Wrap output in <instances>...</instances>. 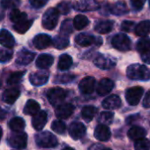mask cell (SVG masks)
I'll return each instance as SVG.
<instances>
[{
	"label": "cell",
	"mask_w": 150,
	"mask_h": 150,
	"mask_svg": "<svg viewBox=\"0 0 150 150\" xmlns=\"http://www.w3.org/2000/svg\"><path fill=\"white\" fill-rule=\"evenodd\" d=\"M97 109L94 106H85L81 110V116L87 122H90L96 116Z\"/></svg>",
	"instance_id": "cell-31"
},
{
	"label": "cell",
	"mask_w": 150,
	"mask_h": 150,
	"mask_svg": "<svg viewBox=\"0 0 150 150\" xmlns=\"http://www.w3.org/2000/svg\"><path fill=\"white\" fill-rule=\"evenodd\" d=\"M31 6L35 8H41L46 5L48 0H29Z\"/></svg>",
	"instance_id": "cell-47"
},
{
	"label": "cell",
	"mask_w": 150,
	"mask_h": 150,
	"mask_svg": "<svg viewBox=\"0 0 150 150\" xmlns=\"http://www.w3.org/2000/svg\"><path fill=\"white\" fill-rule=\"evenodd\" d=\"M15 40L13 35L6 29H2L0 31V44L5 46L6 48L12 49L13 48Z\"/></svg>",
	"instance_id": "cell-20"
},
{
	"label": "cell",
	"mask_w": 150,
	"mask_h": 150,
	"mask_svg": "<svg viewBox=\"0 0 150 150\" xmlns=\"http://www.w3.org/2000/svg\"><path fill=\"white\" fill-rule=\"evenodd\" d=\"M121 99L117 96L112 95L103 100V107L106 110H116L121 106Z\"/></svg>",
	"instance_id": "cell-21"
},
{
	"label": "cell",
	"mask_w": 150,
	"mask_h": 150,
	"mask_svg": "<svg viewBox=\"0 0 150 150\" xmlns=\"http://www.w3.org/2000/svg\"><path fill=\"white\" fill-rule=\"evenodd\" d=\"M57 9L59 12V13H61V14H67L71 11V5L68 2H66V1H63V2H61V3H59L57 5Z\"/></svg>",
	"instance_id": "cell-44"
},
{
	"label": "cell",
	"mask_w": 150,
	"mask_h": 150,
	"mask_svg": "<svg viewBox=\"0 0 150 150\" xmlns=\"http://www.w3.org/2000/svg\"><path fill=\"white\" fill-rule=\"evenodd\" d=\"M150 49V38L142 37L137 42V50L141 54Z\"/></svg>",
	"instance_id": "cell-36"
},
{
	"label": "cell",
	"mask_w": 150,
	"mask_h": 150,
	"mask_svg": "<svg viewBox=\"0 0 150 150\" xmlns=\"http://www.w3.org/2000/svg\"><path fill=\"white\" fill-rule=\"evenodd\" d=\"M59 18V12L57 8H50L48 9L42 17V27L45 29L52 30L56 28Z\"/></svg>",
	"instance_id": "cell-2"
},
{
	"label": "cell",
	"mask_w": 150,
	"mask_h": 150,
	"mask_svg": "<svg viewBox=\"0 0 150 150\" xmlns=\"http://www.w3.org/2000/svg\"><path fill=\"white\" fill-rule=\"evenodd\" d=\"M145 4V0H131L132 7L134 10H140Z\"/></svg>",
	"instance_id": "cell-46"
},
{
	"label": "cell",
	"mask_w": 150,
	"mask_h": 150,
	"mask_svg": "<svg viewBox=\"0 0 150 150\" xmlns=\"http://www.w3.org/2000/svg\"><path fill=\"white\" fill-rule=\"evenodd\" d=\"M143 106L145 108H150V90L146 93L143 100Z\"/></svg>",
	"instance_id": "cell-50"
},
{
	"label": "cell",
	"mask_w": 150,
	"mask_h": 150,
	"mask_svg": "<svg viewBox=\"0 0 150 150\" xmlns=\"http://www.w3.org/2000/svg\"><path fill=\"white\" fill-rule=\"evenodd\" d=\"M30 82L36 87L42 86L49 81V72L46 71H39L30 75Z\"/></svg>",
	"instance_id": "cell-11"
},
{
	"label": "cell",
	"mask_w": 150,
	"mask_h": 150,
	"mask_svg": "<svg viewBox=\"0 0 150 150\" xmlns=\"http://www.w3.org/2000/svg\"><path fill=\"white\" fill-rule=\"evenodd\" d=\"M95 88H96V79L90 76L81 80V81L79 84V88L81 92L86 95H89L93 93Z\"/></svg>",
	"instance_id": "cell-12"
},
{
	"label": "cell",
	"mask_w": 150,
	"mask_h": 150,
	"mask_svg": "<svg viewBox=\"0 0 150 150\" xmlns=\"http://www.w3.org/2000/svg\"><path fill=\"white\" fill-rule=\"evenodd\" d=\"M103 150H112V149H110V148H103Z\"/></svg>",
	"instance_id": "cell-54"
},
{
	"label": "cell",
	"mask_w": 150,
	"mask_h": 150,
	"mask_svg": "<svg viewBox=\"0 0 150 150\" xmlns=\"http://www.w3.org/2000/svg\"><path fill=\"white\" fill-rule=\"evenodd\" d=\"M62 150H74L72 147H70V146H66V147H64V148H63Z\"/></svg>",
	"instance_id": "cell-51"
},
{
	"label": "cell",
	"mask_w": 150,
	"mask_h": 150,
	"mask_svg": "<svg viewBox=\"0 0 150 150\" xmlns=\"http://www.w3.org/2000/svg\"><path fill=\"white\" fill-rule=\"evenodd\" d=\"M33 43L35 45V47L38 50H43L48 48L49 46H50V44L52 43V40L51 38L45 34H41L36 35L34 40H33Z\"/></svg>",
	"instance_id": "cell-16"
},
{
	"label": "cell",
	"mask_w": 150,
	"mask_h": 150,
	"mask_svg": "<svg viewBox=\"0 0 150 150\" xmlns=\"http://www.w3.org/2000/svg\"><path fill=\"white\" fill-rule=\"evenodd\" d=\"M40 111V105L35 100H28L24 107V113L27 115L35 116Z\"/></svg>",
	"instance_id": "cell-28"
},
{
	"label": "cell",
	"mask_w": 150,
	"mask_h": 150,
	"mask_svg": "<svg viewBox=\"0 0 150 150\" xmlns=\"http://www.w3.org/2000/svg\"><path fill=\"white\" fill-rule=\"evenodd\" d=\"M24 74H25V71H24L13 72V73L10 75V76H9L8 80H7V83H8L9 85H14V84L19 83V82L21 81L22 77L24 76Z\"/></svg>",
	"instance_id": "cell-38"
},
{
	"label": "cell",
	"mask_w": 150,
	"mask_h": 150,
	"mask_svg": "<svg viewBox=\"0 0 150 150\" xmlns=\"http://www.w3.org/2000/svg\"><path fill=\"white\" fill-rule=\"evenodd\" d=\"M134 31L138 36L145 37L150 33V21H144L139 22L135 27Z\"/></svg>",
	"instance_id": "cell-26"
},
{
	"label": "cell",
	"mask_w": 150,
	"mask_h": 150,
	"mask_svg": "<svg viewBox=\"0 0 150 150\" xmlns=\"http://www.w3.org/2000/svg\"><path fill=\"white\" fill-rule=\"evenodd\" d=\"M51 129H52L55 132H57V133H58V134H63V133H64V132H65L66 125H65V124H64L63 121H61V120H55V121H53L52 124H51Z\"/></svg>",
	"instance_id": "cell-39"
},
{
	"label": "cell",
	"mask_w": 150,
	"mask_h": 150,
	"mask_svg": "<svg viewBox=\"0 0 150 150\" xmlns=\"http://www.w3.org/2000/svg\"><path fill=\"white\" fill-rule=\"evenodd\" d=\"M142 95H143V88H142L133 87V88H131L126 90L125 99L130 105L135 106L139 103V101L142 97Z\"/></svg>",
	"instance_id": "cell-7"
},
{
	"label": "cell",
	"mask_w": 150,
	"mask_h": 150,
	"mask_svg": "<svg viewBox=\"0 0 150 150\" xmlns=\"http://www.w3.org/2000/svg\"><path fill=\"white\" fill-rule=\"evenodd\" d=\"M2 135H3V130H2V128H1V127H0V140H1Z\"/></svg>",
	"instance_id": "cell-52"
},
{
	"label": "cell",
	"mask_w": 150,
	"mask_h": 150,
	"mask_svg": "<svg viewBox=\"0 0 150 150\" xmlns=\"http://www.w3.org/2000/svg\"><path fill=\"white\" fill-rule=\"evenodd\" d=\"M54 58L51 55L42 54L36 59V66L40 69H47L52 65Z\"/></svg>",
	"instance_id": "cell-23"
},
{
	"label": "cell",
	"mask_w": 150,
	"mask_h": 150,
	"mask_svg": "<svg viewBox=\"0 0 150 150\" xmlns=\"http://www.w3.org/2000/svg\"><path fill=\"white\" fill-rule=\"evenodd\" d=\"M47 97L50 103L52 106L57 107L58 105L62 104V103L64 101L66 97V92L61 88H54L49 90Z\"/></svg>",
	"instance_id": "cell-4"
},
{
	"label": "cell",
	"mask_w": 150,
	"mask_h": 150,
	"mask_svg": "<svg viewBox=\"0 0 150 150\" xmlns=\"http://www.w3.org/2000/svg\"><path fill=\"white\" fill-rule=\"evenodd\" d=\"M88 19L84 15H77L73 20V28L77 30H81L88 25Z\"/></svg>",
	"instance_id": "cell-32"
},
{
	"label": "cell",
	"mask_w": 150,
	"mask_h": 150,
	"mask_svg": "<svg viewBox=\"0 0 150 150\" xmlns=\"http://www.w3.org/2000/svg\"><path fill=\"white\" fill-rule=\"evenodd\" d=\"M4 13H0V21H2L3 20V18H4Z\"/></svg>",
	"instance_id": "cell-53"
},
{
	"label": "cell",
	"mask_w": 150,
	"mask_h": 150,
	"mask_svg": "<svg viewBox=\"0 0 150 150\" xmlns=\"http://www.w3.org/2000/svg\"><path fill=\"white\" fill-rule=\"evenodd\" d=\"M110 11L111 13H113L115 15H117V16L126 14L129 12L128 7H127L126 4L124 1H118V2L115 3L113 6H110Z\"/></svg>",
	"instance_id": "cell-25"
},
{
	"label": "cell",
	"mask_w": 150,
	"mask_h": 150,
	"mask_svg": "<svg viewBox=\"0 0 150 150\" xmlns=\"http://www.w3.org/2000/svg\"><path fill=\"white\" fill-rule=\"evenodd\" d=\"M74 111V107L71 103H62L58 105L56 109V115L58 118L66 119Z\"/></svg>",
	"instance_id": "cell-14"
},
{
	"label": "cell",
	"mask_w": 150,
	"mask_h": 150,
	"mask_svg": "<svg viewBox=\"0 0 150 150\" xmlns=\"http://www.w3.org/2000/svg\"><path fill=\"white\" fill-rule=\"evenodd\" d=\"M113 26L114 23L111 21H102L96 25L95 29L99 34H107L112 30Z\"/></svg>",
	"instance_id": "cell-27"
},
{
	"label": "cell",
	"mask_w": 150,
	"mask_h": 150,
	"mask_svg": "<svg viewBox=\"0 0 150 150\" xmlns=\"http://www.w3.org/2000/svg\"><path fill=\"white\" fill-rule=\"evenodd\" d=\"M7 143L10 146L17 149L25 148L28 144V135L23 132H15L14 134L8 138Z\"/></svg>",
	"instance_id": "cell-5"
},
{
	"label": "cell",
	"mask_w": 150,
	"mask_h": 150,
	"mask_svg": "<svg viewBox=\"0 0 150 150\" xmlns=\"http://www.w3.org/2000/svg\"><path fill=\"white\" fill-rule=\"evenodd\" d=\"M149 6H150V0H149Z\"/></svg>",
	"instance_id": "cell-56"
},
{
	"label": "cell",
	"mask_w": 150,
	"mask_h": 150,
	"mask_svg": "<svg viewBox=\"0 0 150 150\" xmlns=\"http://www.w3.org/2000/svg\"><path fill=\"white\" fill-rule=\"evenodd\" d=\"M47 120H48L47 112L44 110H41L37 114H35L33 117V120H32L33 127L36 131H41L45 126Z\"/></svg>",
	"instance_id": "cell-15"
},
{
	"label": "cell",
	"mask_w": 150,
	"mask_h": 150,
	"mask_svg": "<svg viewBox=\"0 0 150 150\" xmlns=\"http://www.w3.org/2000/svg\"><path fill=\"white\" fill-rule=\"evenodd\" d=\"M134 148L135 150H149L150 149V144L149 141L146 139H140L136 140L134 144Z\"/></svg>",
	"instance_id": "cell-41"
},
{
	"label": "cell",
	"mask_w": 150,
	"mask_h": 150,
	"mask_svg": "<svg viewBox=\"0 0 150 150\" xmlns=\"http://www.w3.org/2000/svg\"><path fill=\"white\" fill-rule=\"evenodd\" d=\"M35 57V54L34 52H31L28 50H22L18 53L16 64L20 65H28L30 64Z\"/></svg>",
	"instance_id": "cell-17"
},
{
	"label": "cell",
	"mask_w": 150,
	"mask_h": 150,
	"mask_svg": "<svg viewBox=\"0 0 150 150\" xmlns=\"http://www.w3.org/2000/svg\"><path fill=\"white\" fill-rule=\"evenodd\" d=\"M25 125L26 124L24 119L20 117H15L9 122V126L13 132H22L25 128Z\"/></svg>",
	"instance_id": "cell-29"
},
{
	"label": "cell",
	"mask_w": 150,
	"mask_h": 150,
	"mask_svg": "<svg viewBox=\"0 0 150 150\" xmlns=\"http://www.w3.org/2000/svg\"><path fill=\"white\" fill-rule=\"evenodd\" d=\"M57 79V81L60 83H67V82L73 81L74 76L73 75H71V74H63V75H61V76H58Z\"/></svg>",
	"instance_id": "cell-45"
},
{
	"label": "cell",
	"mask_w": 150,
	"mask_h": 150,
	"mask_svg": "<svg viewBox=\"0 0 150 150\" xmlns=\"http://www.w3.org/2000/svg\"><path fill=\"white\" fill-rule=\"evenodd\" d=\"M95 137L100 141H106L110 138V130L106 125H99L95 130Z\"/></svg>",
	"instance_id": "cell-19"
},
{
	"label": "cell",
	"mask_w": 150,
	"mask_h": 150,
	"mask_svg": "<svg viewBox=\"0 0 150 150\" xmlns=\"http://www.w3.org/2000/svg\"><path fill=\"white\" fill-rule=\"evenodd\" d=\"M73 7L77 11L89 12V11L97 10L99 8V5L95 0H77L73 4Z\"/></svg>",
	"instance_id": "cell-8"
},
{
	"label": "cell",
	"mask_w": 150,
	"mask_h": 150,
	"mask_svg": "<svg viewBox=\"0 0 150 150\" xmlns=\"http://www.w3.org/2000/svg\"><path fill=\"white\" fill-rule=\"evenodd\" d=\"M10 19L15 24V23H19V22H21V21L28 20V15H27V13H22L20 10L14 8L10 13Z\"/></svg>",
	"instance_id": "cell-33"
},
{
	"label": "cell",
	"mask_w": 150,
	"mask_h": 150,
	"mask_svg": "<svg viewBox=\"0 0 150 150\" xmlns=\"http://www.w3.org/2000/svg\"><path fill=\"white\" fill-rule=\"evenodd\" d=\"M141 59L143 60L144 63L150 64V49L147 50L146 51L141 53Z\"/></svg>",
	"instance_id": "cell-49"
},
{
	"label": "cell",
	"mask_w": 150,
	"mask_h": 150,
	"mask_svg": "<svg viewBox=\"0 0 150 150\" xmlns=\"http://www.w3.org/2000/svg\"><path fill=\"white\" fill-rule=\"evenodd\" d=\"M1 85H2V82H1V81H0V87H1Z\"/></svg>",
	"instance_id": "cell-55"
},
{
	"label": "cell",
	"mask_w": 150,
	"mask_h": 150,
	"mask_svg": "<svg viewBox=\"0 0 150 150\" xmlns=\"http://www.w3.org/2000/svg\"><path fill=\"white\" fill-rule=\"evenodd\" d=\"M113 113L110 111H104L100 114L99 117V122L103 125H110L112 123L113 120Z\"/></svg>",
	"instance_id": "cell-40"
},
{
	"label": "cell",
	"mask_w": 150,
	"mask_h": 150,
	"mask_svg": "<svg viewBox=\"0 0 150 150\" xmlns=\"http://www.w3.org/2000/svg\"><path fill=\"white\" fill-rule=\"evenodd\" d=\"M86 133V127L82 123L73 122L69 127V134L73 139H79L82 138Z\"/></svg>",
	"instance_id": "cell-10"
},
{
	"label": "cell",
	"mask_w": 150,
	"mask_h": 150,
	"mask_svg": "<svg viewBox=\"0 0 150 150\" xmlns=\"http://www.w3.org/2000/svg\"><path fill=\"white\" fill-rule=\"evenodd\" d=\"M32 24H33V21L26 20L24 21H21V22H19V23H15L13 25V28H14V30L17 33L24 34V33H26L30 28Z\"/></svg>",
	"instance_id": "cell-34"
},
{
	"label": "cell",
	"mask_w": 150,
	"mask_h": 150,
	"mask_svg": "<svg viewBox=\"0 0 150 150\" xmlns=\"http://www.w3.org/2000/svg\"><path fill=\"white\" fill-rule=\"evenodd\" d=\"M133 27H134V23L132 21H125L121 25L122 30H124L125 32H130Z\"/></svg>",
	"instance_id": "cell-48"
},
{
	"label": "cell",
	"mask_w": 150,
	"mask_h": 150,
	"mask_svg": "<svg viewBox=\"0 0 150 150\" xmlns=\"http://www.w3.org/2000/svg\"><path fill=\"white\" fill-rule=\"evenodd\" d=\"M94 64H96V66H97L100 69L109 70L115 66L116 62L114 61V59H112L111 57L106 55L98 54L94 59Z\"/></svg>",
	"instance_id": "cell-9"
},
{
	"label": "cell",
	"mask_w": 150,
	"mask_h": 150,
	"mask_svg": "<svg viewBox=\"0 0 150 150\" xmlns=\"http://www.w3.org/2000/svg\"><path fill=\"white\" fill-rule=\"evenodd\" d=\"M113 88H114V82L108 78H104L99 81L96 91L100 96H106L113 89Z\"/></svg>",
	"instance_id": "cell-18"
},
{
	"label": "cell",
	"mask_w": 150,
	"mask_h": 150,
	"mask_svg": "<svg viewBox=\"0 0 150 150\" xmlns=\"http://www.w3.org/2000/svg\"><path fill=\"white\" fill-rule=\"evenodd\" d=\"M20 96H21V91L18 88H9L5 91L3 95V100L5 103L8 104H13L16 102V100L19 98Z\"/></svg>",
	"instance_id": "cell-22"
},
{
	"label": "cell",
	"mask_w": 150,
	"mask_h": 150,
	"mask_svg": "<svg viewBox=\"0 0 150 150\" xmlns=\"http://www.w3.org/2000/svg\"><path fill=\"white\" fill-rule=\"evenodd\" d=\"M127 76L131 80L134 81H148L150 80V70L143 64H133L128 66Z\"/></svg>",
	"instance_id": "cell-1"
},
{
	"label": "cell",
	"mask_w": 150,
	"mask_h": 150,
	"mask_svg": "<svg viewBox=\"0 0 150 150\" xmlns=\"http://www.w3.org/2000/svg\"><path fill=\"white\" fill-rule=\"evenodd\" d=\"M35 142L41 147H54L57 145V138L50 132H42L35 136Z\"/></svg>",
	"instance_id": "cell-3"
},
{
	"label": "cell",
	"mask_w": 150,
	"mask_h": 150,
	"mask_svg": "<svg viewBox=\"0 0 150 150\" xmlns=\"http://www.w3.org/2000/svg\"><path fill=\"white\" fill-rule=\"evenodd\" d=\"M21 4V0H1L0 5L5 9H10V8H15Z\"/></svg>",
	"instance_id": "cell-42"
},
{
	"label": "cell",
	"mask_w": 150,
	"mask_h": 150,
	"mask_svg": "<svg viewBox=\"0 0 150 150\" xmlns=\"http://www.w3.org/2000/svg\"><path fill=\"white\" fill-rule=\"evenodd\" d=\"M75 42H76L77 44L82 46V47H87V46H90L94 43H97V42H102L101 39H97L93 35H87V34H80L78 35L76 37H75ZM98 44V43H97Z\"/></svg>",
	"instance_id": "cell-13"
},
{
	"label": "cell",
	"mask_w": 150,
	"mask_h": 150,
	"mask_svg": "<svg viewBox=\"0 0 150 150\" xmlns=\"http://www.w3.org/2000/svg\"><path fill=\"white\" fill-rule=\"evenodd\" d=\"M146 134V132L144 128L140 126H133L128 131V137L132 140H138L144 138Z\"/></svg>",
	"instance_id": "cell-24"
},
{
	"label": "cell",
	"mask_w": 150,
	"mask_h": 150,
	"mask_svg": "<svg viewBox=\"0 0 150 150\" xmlns=\"http://www.w3.org/2000/svg\"><path fill=\"white\" fill-rule=\"evenodd\" d=\"M72 27H73V22L71 23V21L66 20L64 21L60 28V34L63 36H67L72 32Z\"/></svg>",
	"instance_id": "cell-37"
},
{
	"label": "cell",
	"mask_w": 150,
	"mask_h": 150,
	"mask_svg": "<svg viewBox=\"0 0 150 150\" xmlns=\"http://www.w3.org/2000/svg\"><path fill=\"white\" fill-rule=\"evenodd\" d=\"M13 50H0V62L6 63L13 57Z\"/></svg>",
	"instance_id": "cell-43"
},
{
	"label": "cell",
	"mask_w": 150,
	"mask_h": 150,
	"mask_svg": "<svg viewBox=\"0 0 150 150\" xmlns=\"http://www.w3.org/2000/svg\"><path fill=\"white\" fill-rule=\"evenodd\" d=\"M112 46L120 51H127L131 49V40L125 34H118L115 35L111 41Z\"/></svg>",
	"instance_id": "cell-6"
},
{
	"label": "cell",
	"mask_w": 150,
	"mask_h": 150,
	"mask_svg": "<svg viewBox=\"0 0 150 150\" xmlns=\"http://www.w3.org/2000/svg\"><path fill=\"white\" fill-rule=\"evenodd\" d=\"M53 45L55 48L59 50L65 49L69 45V39L66 36H63V35L56 36L53 40Z\"/></svg>",
	"instance_id": "cell-35"
},
{
	"label": "cell",
	"mask_w": 150,
	"mask_h": 150,
	"mask_svg": "<svg viewBox=\"0 0 150 150\" xmlns=\"http://www.w3.org/2000/svg\"><path fill=\"white\" fill-rule=\"evenodd\" d=\"M72 64V58L71 56L67 54L61 55L58 60V69L61 71H66L68 70Z\"/></svg>",
	"instance_id": "cell-30"
}]
</instances>
